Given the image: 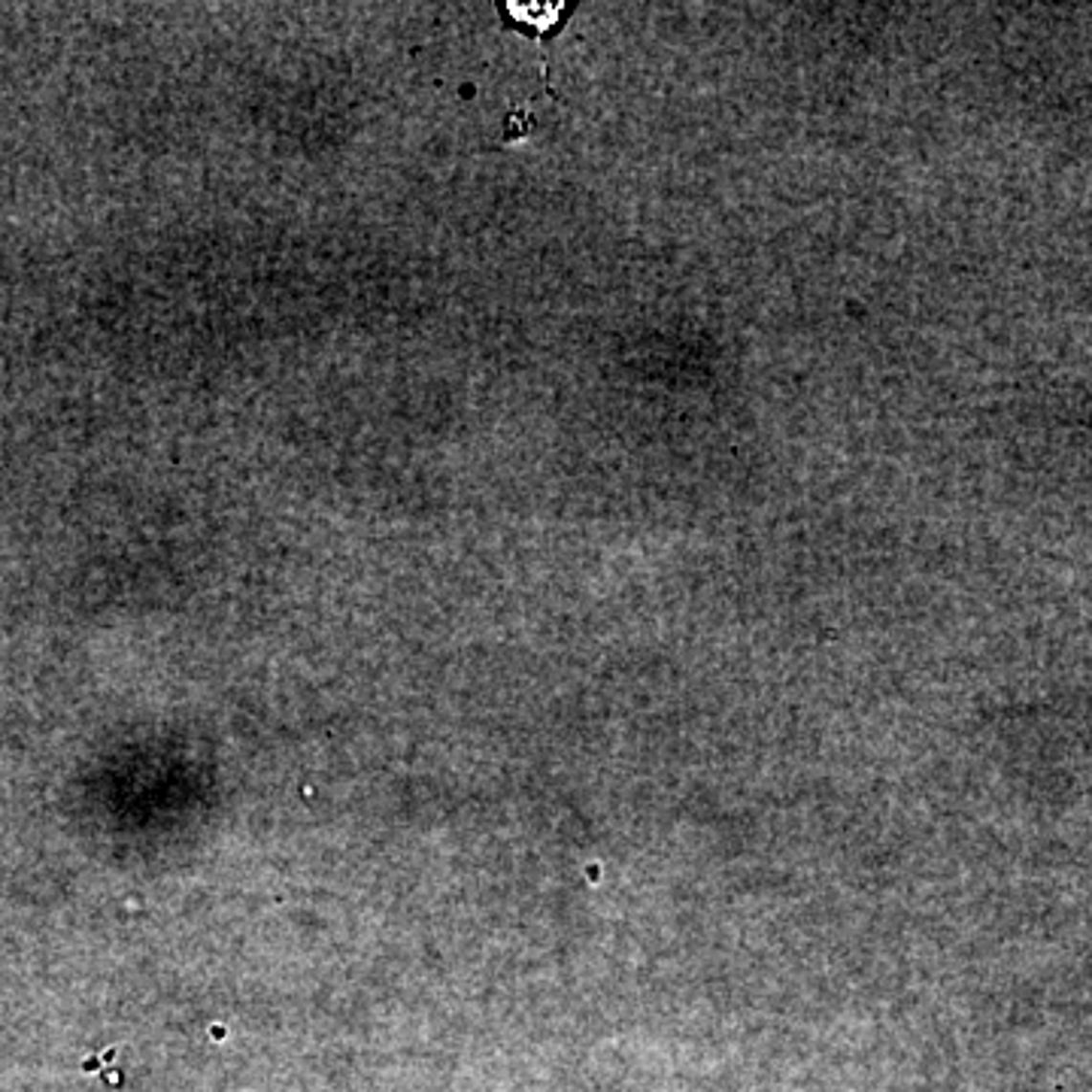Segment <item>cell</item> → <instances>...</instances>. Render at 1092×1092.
Wrapping results in <instances>:
<instances>
[{
	"label": "cell",
	"mask_w": 1092,
	"mask_h": 1092,
	"mask_svg": "<svg viewBox=\"0 0 1092 1092\" xmlns=\"http://www.w3.org/2000/svg\"><path fill=\"white\" fill-rule=\"evenodd\" d=\"M504 10L513 22L525 25L537 33H546L562 22V4H552V0L549 4H537V0H528V4H523V0H507Z\"/></svg>",
	"instance_id": "6da1fadb"
}]
</instances>
